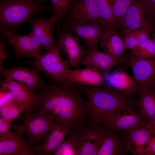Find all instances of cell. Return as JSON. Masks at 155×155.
Instances as JSON below:
<instances>
[{
  "label": "cell",
  "mask_w": 155,
  "mask_h": 155,
  "mask_svg": "<svg viewBox=\"0 0 155 155\" xmlns=\"http://www.w3.org/2000/svg\"><path fill=\"white\" fill-rule=\"evenodd\" d=\"M100 23L105 28L115 27V20L111 0H96Z\"/></svg>",
  "instance_id": "obj_25"
},
{
  "label": "cell",
  "mask_w": 155,
  "mask_h": 155,
  "mask_svg": "<svg viewBox=\"0 0 155 155\" xmlns=\"http://www.w3.org/2000/svg\"><path fill=\"white\" fill-rule=\"evenodd\" d=\"M20 119L22 122L16 125H12V129L20 131L33 145H39L45 141L55 120L53 116L43 111L32 112Z\"/></svg>",
  "instance_id": "obj_4"
},
{
  "label": "cell",
  "mask_w": 155,
  "mask_h": 155,
  "mask_svg": "<svg viewBox=\"0 0 155 155\" xmlns=\"http://www.w3.org/2000/svg\"><path fill=\"white\" fill-rule=\"evenodd\" d=\"M0 31L1 37L7 40L13 49L18 59L25 57L35 59L41 55L42 45L30 33L23 35L2 28H0Z\"/></svg>",
  "instance_id": "obj_5"
},
{
  "label": "cell",
  "mask_w": 155,
  "mask_h": 155,
  "mask_svg": "<svg viewBox=\"0 0 155 155\" xmlns=\"http://www.w3.org/2000/svg\"><path fill=\"white\" fill-rule=\"evenodd\" d=\"M13 99L11 92L6 88L1 86L0 89V106Z\"/></svg>",
  "instance_id": "obj_35"
},
{
  "label": "cell",
  "mask_w": 155,
  "mask_h": 155,
  "mask_svg": "<svg viewBox=\"0 0 155 155\" xmlns=\"http://www.w3.org/2000/svg\"><path fill=\"white\" fill-rule=\"evenodd\" d=\"M103 131V128L89 124L75 130L77 155H97Z\"/></svg>",
  "instance_id": "obj_7"
},
{
  "label": "cell",
  "mask_w": 155,
  "mask_h": 155,
  "mask_svg": "<svg viewBox=\"0 0 155 155\" xmlns=\"http://www.w3.org/2000/svg\"><path fill=\"white\" fill-rule=\"evenodd\" d=\"M132 53L140 59L155 58V44L149 38L131 50Z\"/></svg>",
  "instance_id": "obj_28"
},
{
  "label": "cell",
  "mask_w": 155,
  "mask_h": 155,
  "mask_svg": "<svg viewBox=\"0 0 155 155\" xmlns=\"http://www.w3.org/2000/svg\"><path fill=\"white\" fill-rule=\"evenodd\" d=\"M153 21H154V22H155V18L154 19Z\"/></svg>",
  "instance_id": "obj_41"
},
{
  "label": "cell",
  "mask_w": 155,
  "mask_h": 155,
  "mask_svg": "<svg viewBox=\"0 0 155 155\" xmlns=\"http://www.w3.org/2000/svg\"><path fill=\"white\" fill-rule=\"evenodd\" d=\"M127 58H117L99 51L98 47L88 49L81 65L99 72L104 75L115 66L127 61Z\"/></svg>",
  "instance_id": "obj_16"
},
{
  "label": "cell",
  "mask_w": 155,
  "mask_h": 155,
  "mask_svg": "<svg viewBox=\"0 0 155 155\" xmlns=\"http://www.w3.org/2000/svg\"><path fill=\"white\" fill-rule=\"evenodd\" d=\"M139 100L136 103L139 112L145 118L151 119L155 115V96L149 89L140 90Z\"/></svg>",
  "instance_id": "obj_24"
},
{
  "label": "cell",
  "mask_w": 155,
  "mask_h": 155,
  "mask_svg": "<svg viewBox=\"0 0 155 155\" xmlns=\"http://www.w3.org/2000/svg\"><path fill=\"white\" fill-rule=\"evenodd\" d=\"M151 34L152 40L155 44V28L152 30L150 32Z\"/></svg>",
  "instance_id": "obj_37"
},
{
  "label": "cell",
  "mask_w": 155,
  "mask_h": 155,
  "mask_svg": "<svg viewBox=\"0 0 155 155\" xmlns=\"http://www.w3.org/2000/svg\"><path fill=\"white\" fill-rule=\"evenodd\" d=\"M53 15L59 23L64 15L70 10L77 0H50Z\"/></svg>",
  "instance_id": "obj_30"
},
{
  "label": "cell",
  "mask_w": 155,
  "mask_h": 155,
  "mask_svg": "<svg viewBox=\"0 0 155 155\" xmlns=\"http://www.w3.org/2000/svg\"><path fill=\"white\" fill-rule=\"evenodd\" d=\"M38 70L23 67H0V75L5 79L13 80L26 86L32 90H41L44 87V83Z\"/></svg>",
  "instance_id": "obj_12"
},
{
  "label": "cell",
  "mask_w": 155,
  "mask_h": 155,
  "mask_svg": "<svg viewBox=\"0 0 155 155\" xmlns=\"http://www.w3.org/2000/svg\"><path fill=\"white\" fill-rule=\"evenodd\" d=\"M144 155H155V131L145 148Z\"/></svg>",
  "instance_id": "obj_32"
},
{
  "label": "cell",
  "mask_w": 155,
  "mask_h": 155,
  "mask_svg": "<svg viewBox=\"0 0 155 155\" xmlns=\"http://www.w3.org/2000/svg\"><path fill=\"white\" fill-rule=\"evenodd\" d=\"M152 28L149 27L132 31L124 35L122 39L126 49L131 50L149 38Z\"/></svg>",
  "instance_id": "obj_26"
},
{
  "label": "cell",
  "mask_w": 155,
  "mask_h": 155,
  "mask_svg": "<svg viewBox=\"0 0 155 155\" xmlns=\"http://www.w3.org/2000/svg\"><path fill=\"white\" fill-rule=\"evenodd\" d=\"M99 43L104 52L117 58L123 57L126 50L122 38L111 28L104 30Z\"/></svg>",
  "instance_id": "obj_23"
},
{
  "label": "cell",
  "mask_w": 155,
  "mask_h": 155,
  "mask_svg": "<svg viewBox=\"0 0 155 155\" xmlns=\"http://www.w3.org/2000/svg\"><path fill=\"white\" fill-rule=\"evenodd\" d=\"M131 154L126 131H111L104 128L97 155H126Z\"/></svg>",
  "instance_id": "obj_10"
},
{
  "label": "cell",
  "mask_w": 155,
  "mask_h": 155,
  "mask_svg": "<svg viewBox=\"0 0 155 155\" xmlns=\"http://www.w3.org/2000/svg\"><path fill=\"white\" fill-rule=\"evenodd\" d=\"M86 96L89 108V125L102 127L106 118L118 111L133 107L131 97L125 96L106 86L78 85Z\"/></svg>",
  "instance_id": "obj_1"
},
{
  "label": "cell",
  "mask_w": 155,
  "mask_h": 155,
  "mask_svg": "<svg viewBox=\"0 0 155 155\" xmlns=\"http://www.w3.org/2000/svg\"><path fill=\"white\" fill-rule=\"evenodd\" d=\"M69 83L83 86H105L104 75L94 69L86 67L84 69L71 70L66 77Z\"/></svg>",
  "instance_id": "obj_22"
},
{
  "label": "cell",
  "mask_w": 155,
  "mask_h": 155,
  "mask_svg": "<svg viewBox=\"0 0 155 155\" xmlns=\"http://www.w3.org/2000/svg\"><path fill=\"white\" fill-rule=\"evenodd\" d=\"M134 0H111L115 28L120 26L126 11Z\"/></svg>",
  "instance_id": "obj_29"
},
{
  "label": "cell",
  "mask_w": 155,
  "mask_h": 155,
  "mask_svg": "<svg viewBox=\"0 0 155 155\" xmlns=\"http://www.w3.org/2000/svg\"><path fill=\"white\" fill-rule=\"evenodd\" d=\"M134 107L118 111L108 116L102 126L111 131H126L137 126L146 119Z\"/></svg>",
  "instance_id": "obj_9"
},
{
  "label": "cell",
  "mask_w": 155,
  "mask_h": 155,
  "mask_svg": "<svg viewBox=\"0 0 155 155\" xmlns=\"http://www.w3.org/2000/svg\"><path fill=\"white\" fill-rule=\"evenodd\" d=\"M155 131V126L148 119L145 120L135 127L126 131L131 154L144 155L145 148Z\"/></svg>",
  "instance_id": "obj_17"
},
{
  "label": "cell",
  "mask_w": 155,
  "mask_h": 155,
  "mask_svg": "<svg viewBox=\"0 0 155 155\" xmlns=\"http://www.w3.org/2000/svg\"><path fill=\"white\" fill-rule=\"evenodd\" d=\"M149 89L155 96V82Z\"/></svg>",
  "instance_id": "obj_38"
},
{
  "label": "cell",
  "mask_w": 155,
  "mask_h": 155,
  "mask_svg": "<svg viewBox=\"0 0 155 155\" xmlns=\"http://www.w3.org/2000/svg\"><path fill=\"white\" fill-rule=\"evenodd\" d=\"M61 49L58 40L55 46L36 59L27 62L38 70L43 72L53 82L64 88H70L75 84L69 83L67 80V76L71 69L67 60L63 59Z\"/></svg>",
  "instance_id": "obj_3"
},
{
  "label": "cell",
  "mask_w": 155,
  "mask_h": 155,
  "mask_svg": "<svg viewBox=\"0 0 155 155\" xmlns=\"http://www.w3.org/2000/svg\"><path fill=\"white\" fill-rule=\"evenodd\" d=\"M73 32L84 42L88 49L98 47L105 28L99 22L87 23L75 22Z\"/></svg>",
  "instance_id": "obj_21"
},
{
  "label": "cell",
  "mask_w": 155,
  "mask_h": 155,
  "mask_svg": "<svg viewBox=\"0 0 155 155\" xmlns=\"http://www.w3.org/2000/svg\"><path fill=\"white\" fill-rule=\"evenodd\" d=\"M11 121L0 118V136L10 132L12 128Z\"/></svg>",
  "instance_id": "obj_34"
},
{
  "label": "cell",
  "mask_w": 155,
  "mask_h": 155,
  "mask_svg": "<svg viewBox=\"0 0 155 155\" xmlns=\"http://www.w3.org/2000/svg\"><path fill=\"white\" fill-rule=\"evenodd\" d=\"M37 0L38 1V2H42L47 0Z\"/></svg>",
  "instance_id": "obj_40"
},
{
  "label": "cell",
  "mask_w": 155,
  "mask_h": 155,
  "mask_svg": "<svg viewBox=\"0 0 155 155\" xmlns=\"http://www.w3.org/2000/svg\"><path fill=\"white\" fill-rule=\"evenodd\" d=\"M1 85L11 92L13 99L22 107L24 115L32 112L38 95L24 85L12 80L5 79Z\"/></svg>",
  "instance_id": "obj_19"
},
{
  "label": "cell",
  "mask_w": 155,
  "mask_h": 155,
  "mask_svg": "<svg viewBox=\"0 0 155 155\" xmlns=\"http://www.w3.org/2000/svg\"><path fill=\"white\" fill-rule=\"evenodd\" d=\"M75 131L66 137L61 145L53 153V155H77Z\"/></svg>",
  "instance_id": "obj_31"
},
{
  "label": "cell",
  "mask_w": 155,
  "mask_h": 155,
  "mask_svg": "<svg viewBox=\"0 0 155 155\" xmlns=\"http://www.w3.org/2000/svg\"><path fill=\"white\" fill-rule=\"evenodd\" d=\"M74 130L69 123L55 119L48 136L45 141L35 145L38 155H50L61 144L66 137Z\"/></svg>",
  "instance_id": "obj_11"
},
{
  "label": "cell",
  "mask_w": 155,
  "mask_h": 155,
  "mask_svg": "<svg viewBox=\"0 0 155 155\" xmlns=\"http://www.w3.org/2000/svg\"><path fill=\"white\" fill-rule=\"evenodd\" d=\"M105 85L125 96H131L139 92V88L134 77L121 68L104 75Z\"/></svg>",
  "instance_id": "obj_18"
},
{
  "label": "cell",
  "mask_w": 155,
  "mask_h": 155,
  "mask_svg": "<svg viewBox=\"0 0 155 155\" xmlns=\"http://www.w3.org/2000/svg\"><path fill=\"white\" fill-rule=\"evenodd\" d=\"M153 17L141 0H135L127 9L120 26L124 35L135 30L152 27Z\"/></svg>",
  "instance_id": "obj_6"
},
{
  "label": "cell",
  "mask_w": 155,
  "mask_h": 155,
  "mask_svg": "<svg viewBox=\"0 0 155 155\" xmlns=\"http://www.w3.org/2000/svg\"><path fill=\"white\" fill-rule=\"evenodd\" d=\"M132 69L139 91L149 89L155 82V58L140 59L132 53L127 61Z\"/></svg>",
  "instance_id": "obj_13"
},
{
  "label": "cell",
  "mask_w": 155,
  "mask_h": 155,
  "mask_svg": "<svg viewBox=\"0 0 155 155\" xmlns=\"http://www.w3.org/2000/svg\"><path fill=\"white\" fill-rule=\"evenodd\" d=\"M23 112L22 106L13 99L3 104L0 106L1 117L5 119L12 121L16 119H21V114Z\"/></svg>",
  "instance_id": "obj_27"
},
{
  "label": "cell",
  "mask_w": 155,
  "mask_h": 155,
  "mask_svg": "<svg viewBox=\"0 0 155 155\" xmlns=\"http://www.w3.org/2000/svg\"><path fill=\"white\" fill-rule=\"evenodd\" d=\"M6 44L2 40L0 39V67L3 66L2 64L6 59L11 57V54H8L6 50Z\"/></svg>",
  "instance_id": "obj_33"
},
{
  "label": "cell",
  "mask_w": 155,
  "mask_h": 155,
  "mask_svg": "<svg viewBox=\"0 0 155 155\" xmlns=\"http://www.w3.org/2000/svg\"><path fill=\"white\" fill-rule=\"evenodd\" d=\"M61 49L70 65L76 68L80 65L85 55L77 36L68 29L57 28Z\"/></svg>",
  "instance_id": "obj_14"
},
{
  "label": "cell",
  "mask_w": 155,
  "mask_h": 155,
  "mask_svg": "<svg viewBox=\"0 0 155 155\" xmlns=\"http://www.w3.org/2000/svg\"><path fill=\"white\" fill-rule=\"evenodd\" d=\"M37 0H0V28L19 34L18 28L28 21L33 16L45 13L50 7Z\"/></svg>",
  "instance_id": "obj_2"
},
{
  "label": "cell",
  "mask_w": 155,
  "mask_h": 155,
  "mask_svg": "<svg viewBox=\"0 0 155 155\" xmlns=\"http://www.w3.org/2000/svg\"><path fill=\"white\" fill-rule=\"evenodd\" d=\"M1 136L0 155H34L37 154L35 145L31 144L18 129Z\"/></svg>",
  "instance_id": "obj_8"
},
{
  "label": "cell",
  "mask_w": 155,
  "mask_h": 155,
  "mask_svg": "<svg viewBox=\"0 0 155 155\" xmlns=\"http://www.w3.org/2000/svg\"><path fill=\"white\" fill-rule=\"evenodd\" d=\"M32 26L29 32L39 42L46 51L57 44L53 33V28L57 24L55 19L51 16L49 18L43 15L38 17H32L28 22Z\"/></svg>",
  "instance_id": "obj_15"
},
{
  "label": "cell",
  "mask_w": 155,
  "mask_h": 155,
  "mask_svg": "<svg viewBox=\"0 0 155 155\" xmlns=\"http://www.w3.org/2000/svg\"><path fill=\"white\" fill-rule=\"evenodd\" d=\"M152 14L155 16V0H141Z\"/></svg>",
  "instance_id": "obj_36"
},
{
  "label": "cell",
  "mask_w": 155,
  "mask_h": 155,
  "mask_svg": "<svg viewBox=\"0 0 155 155\" xmlns=\"http://www.w3.org/2000/svg\"><path fill=\"white\" fill-rule=\"evenodd\" d=\"M151 122L155 127V115L150 120Z\"/></svg>",
  "instance_id": "obj_39"
},
{
  "label": "cell",
  "mask_w": 155,
  "mask_h": 155,
  "mask_svg": "<svg viewBox=\"0 0 155 155\" xmlns=\"http://www.w3.org/2000/svg\"><path fill=\"white\" fill-rule=\"evenodd\" d=\"M75 22H100V14L96 0H77L69 11Z\"/></svg>",
  "instance_id": "obj_20"
}]
</instances>
